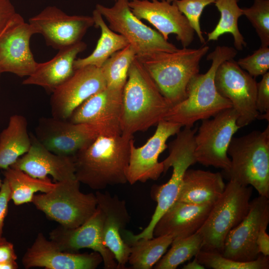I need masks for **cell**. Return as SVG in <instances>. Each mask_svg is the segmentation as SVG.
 <instances>
[{
	"label": "cell",
	"mask_w": 269,
	"mask_h": 269,
	"mask_svg": "<svg viewBox=\"0 0 269 269\" xmlns=\"http://www.w3.org/2000/svg\"><path fill=\"white\" fill-rule=\"evenodd\" d=\"M132 139L122 134L99 136L73 156L77 180L97 191L127 183Z\"/></svg>",
	"instance_id": "1"
},
{
	"label": "cell",
	"mask_w": 269,
	"mask_h": 269,
	"mask_svg": "<svg viewBox=\"0 0 269 269\" xmlns=\"http://www.w3.org/2000/svg\"><path fill=\"white\" fill-rule=\"evenodd\" d=\"M172 104L135 57L123 90L122 135L132 138L164 120Z\"/></svg>",
	"instance_id": "2"
},
{
	"label": "cell",
	"mask_w": 269,
	"mask_h": 269,
	"mask_svg": "<svg viewBox=\"0 0 269 269\" xmlns=\"http://www.w3.org/2000/svg\"><path fill=\"white\" fill-rule=\"evenodd\" d=\"M237 54L234 47L216 46L207 56L206 59L211 61L209 69L205 73H198L192 78L187 87L186 99L173 105L164 120L192 128L196 122L210 119L232 108L231 102L218 92L215 76L219 65L226 60L233 59Z\"/></svg>",
	"instance_id": "3"
},
{
	"label": "cell",
	"mask_w": 269,
	"mask_h": 269,
	"mask_svg": "<svg viewBox=\"0 0 269 269\" xmlns=\"http://www.w3.org/2000/svg\"><path fill=\"white\" fill-rule=\"evenodd\" d=\"M209 47H183L173 52H159L135 56L148 72L162 95L172 105L186 99L187 85L199 73L200 62Z\"/></svg>",
	"instance_id": "4"
},
{
	"label": "cell",
	"mask_w": 269,
	"mask_h": 269,
	"mask_svg": "<svg viewBox=\"0 0 269 269\" xmlns=\"http://www.w3.org/2000/svg\"><path fill=\"white\" fill-rule=\"evenodd\" d=\"M227 153L231 158L224 172L230 180L251 185L259 195L269 197V126L244 136L233 137Z\"/></svg>",
	"instance_id": "5"
},
{
	"label": "cell",
	"mask_w": 269,
	"mask_h": 269,
	"mask_svg": "<svg viewBox=\"0 0 269 269\" xmlns=\"http://www.w3.org/2000/svg\"><path fill=\"white\" fill-rule=\"evenodd\" d=\"M197 128L184 127L177 134L175 139L169 143L168 156L162 161L166 173L170 167L173 168L169 180L157 189L155 195L157 206L148 225L139 234L132 233V240L151 239L153 230L160 217L176 201L184 175L189 167L195 163V136Z\"/></svg>",
	"instance_id": "6"
},
{
	"label": "cell",
	"mask_w": 269,
	"mask_h": 269,
	"mask_svg": "<svg viewBox=\"0 0 269 269\" xmlns=\"http://www.w3.org/2000/svg\"><path fill=\"white\" fill-rule=\"evenodd\" d=\"M252 194V187L229 181L197 231L203 238L202 250L222 253L228 234L248 214Z\"/></svg>",
	"instance_id": "7"
},
{
	"label": "cell",
	"mask_w": 269,
	"mask_h": 269,
	"mask_svg": "<svg viewBox=\"0 0 269 269\" xmlns=\"http://www.w3.org/2000/svg\"><path fill=\"white\" fill-rule=\"evenodd\" d=\"M76 178L57 182L51 191L35 194L32 203L49 219L68 228L79 227L95 212V194L84 193Z\"/></svg>",
	"instance_id": "8"
},
{
	"label": "cell",
	"mask_w": 269,
	"mask_h": 269,
	"mask_svg": "<svg viewBox=\"0 0 269 269\" xmlns=\"http://www.w3.org/2000/svg\"><path fill=\"white\" fill-rule=\"evenodd\" d=\"M129 0H116L111 7L97 4L95 8L107 20L113 31L123 36L133 48L136 56L156 52H173L178 48L156 30L144 24L131 11Z\"/></svg>",
	"instance_id": "9"
},
{
	"label": "cell",
	"mask_w": 269,
	"mask_h": 269,
	"mask_svg": "<svg viewBox=\"0 0 269 269\" xmlns=\"http://www.w3.org/2000/svg\"><path fill=\"white\" fill-rule=\"evenodd\" d=\"M238 115L232 107L202 120L195 136L194 155L196 162L227 171L231 159L227 151L234 134L240 128Z\"/></svg>",
	"instance_id": "10"
},
{
	"label": "cell",
	"mask_w": 269,
	"mask_h": 269,
	"mask_svg": "<svg viewBox=\"0 0 269 269\" xmlns=\"http://www.w3.org/2000/svg\"><path fill=\"white\" fill-rule=\"evenodd\" d=\"M215 84L219 93L231 102L238 114L237 124L240 128L258 118L257 82L233 59L219 65L215 76Z\"/></svg>",
	"instance_id": "11"
},
{
	"label": "cell",
	"mask_w": 269,
	"mask_h": 269,
	"mask_svg": "<svg viewBox=\"0 0 269 269\" xmlns=\"http://www.w3.org/2000/svg\"><path fill=\"white\" fill-rule=\"evenodd\" d=\"M269 223V200L260 195L250 201L247 216L228 234L221 254L240 262L256 260L261 254L257 244L258 235Z\"/></svg>",
	"instance_id": "12"
},
{
	"label": "cell",
	"mask_w": 269,
	"mask_h": 269,
	"mask_svg": "<svg viewBox=\"0 0 269 269\" xmlns=\"http://www.w3.org/2000/svg\"><path fill=\"white\" fill-rule=\"evenodd\" d=\"M35 132L36 139L49 150L68 156H73L100 136L92 125L52 117L40 118Z\"/></svg>",
	"instance_id": "13"
},
{
	"label": "cell",
	"mask_w": 269,
	"mask_h": 269,
	"mask_svg": "<svg viewBox=\"0 0 269 269\" xmlns=\"http://www.w3.org/2000/svg\"><path fill=\"white\" fill-rule=\"evenodd\" d=\"M36 34H41L47 46L56 50L82 41L94 26L92 16L70 15L56 6H48L29 19Z\"/></svg>",
	"instance_id": "14"
},
{
	"label": "cell",
	"mask_w": 269,
	"mask_h": 269,
	"mask_svg": "<svg viewBox=\"0 0 269 269\" xmlns=\"http://www.w3.org/2000/svg\"><path fill=\"white\" fill-rule=\"evenodd\" d=\"M182 126L178 123L162 120L157 124L154 134L140 147H136L133 139L130 144L127 180L131 185L137 182H145L157 180L163 173L162 161H158L160 154L167 147L168 138L176 134Z\"/></svg>",
	"instance_id": "15"
},
{
	"label": "cell",
	"mask_w": 269,
	"mask_h": 269,
	"mask_svg": "<svg viewBox=\"0 0 269 269\" xmlns=\"http://www.w3.org/2000/svg\"><path fill=\"white\" fill-rule=\"evenodd\" d=\"M123 90L107 87L80 105L67 120L92 125L100 136L121 135Z\"/></svg>",
	"instance_id": "16"
},
{
	"label": "cell",
	"mask_w": 269,
	"mask_h": 269,
	"mask_svg": "<svg viewBox=\"0 0 269 269\" xmlns=\"http://www.w3.org/2000/svg\"><path fill=\"white\" fill-rule=\"evenodd\" d=\"M106 88V82L100 67L88 65L75 70L72 76L51 93L52 117L68 120L80 105Z\"/></svg>",
	"instance_id": "17"
},
{
	"label": "cell",
	"mask_w": 269,
	"mask_h": 269,
	"mask_svg": "<svg viewBox=\"0 0 269 269\" xmlns=\"http://www.w3.org/2000/svg\"><path fill=\"white\" fill-rule=\"evenodd\" d=\"M33 27L17 13L0 35V72H7L20 77H28L35 70L38 63L30 48Z\"/></svg>",
	"instance_id": "18"
},
{
	"label": "cell",
	"mask_w": 269,
	"mask_h": 269,
	"mask_svg": "<svg viewBox=\"0 0 269 269\" xmlns=\"http://www.w3.org/2000/svg\"><path fill=\"white\" fill-rule=\"evenodd\" d=\"M104 216L97 206L93 215L78 227L68 228L59 225L49 233V239L62 251L78 253L82 249H90L100 254L106 269H118L114 255L103 240Z\"/></svg>",
	"instance_id": "19"
},
{
	"label": "cell",
	"mask_w": 269,
	"mask_h": 269,
	"mask_svg": "<svg viewBox=\"0 0 269 269\" xmlns=\"http://www.w3.org/2000/svg\"><path fill=\"white\" fill-rule=\"evenodd\" d=\"M129 5L137 18L149 22L165 39L168 40L169 35L174 34L183 47H187L192 42L195 32L174 2L134 0H129Z\"/></svg>",
	"instance_id": "20"
},
{
	"label": "cell",
	"mask_w": 269,
	"mask_h": 269,
	"mask_svg": "<svg viewBox=\"0 0 269 269\" xmlns=\"http://www.w3.org/2000/svg\"><path fill=\"white\" fill-rule=\"evenodd\" d=\"M21 262L25 269H95L103 263V259L96 252L80 254L62 251L53 241L39 233Z\"/></svg>",
	"instance_id": "21"
},
{
	"label": "cell",
	"mask_w": 269,
	"mask_h": 269,
	"mask_svg": "<svg viewBox=\"0 0 269 269\" xmlns=\"http://www.w3.org/2000/svg\"><path fill=\"white\" fill-rule=\"evenodd\" d=\"M97 206L102 211L104 218L103 240L113 254L118 269H125L131 252L130 246L124 240L122 233L129 223L130 216L126 203L116 195L108 192L95 193Z\"/></svg>",
	"instance_id": "22"
},
{
	"label": "cell",
	"mask_w": 269,
	"mask_h": 269,
	"mask_svg": "<svg viewBox=\"0 0 269 269\" xmlns=\"http://www.w3.org/2000/svg\"><path fill=\"white\" fill-rule=\"evenodd\" d=\"M30 137L29 149L10 167L42 180L49 179L48 175L57 182L76 178L73 156L55 154L42 145L35 135L31 134Z\"/></svg>",
	"instance_id": "23"
},
{
	"label": "cell",
	"mask_w": 269,
	"mask_h": 269,
	"mask_svg": "<svg viewBox=\"0 0 269 269\" xmlns=\"http://www.w3.org/2000/svg\"><path fill=\"white\" fill-rule=\"evenodd\" d=\"M213 205L175 201L156 223L153 237L167 235L176 240L194 234L204 223Z\"/></svg>",
	"instance_id": "24"
},
{
	"label": "cell",
	"mask_w": 269,
	"mask_h": 269,
	"mask_svg": "<svg viewBox=\"0 0 269 269\" xmlns=\"http://www.w3.org/2000/svg\"><path fill=\"white\" fill-rule=\"evenodd\" d=\"M86 48V44L81 41L58 50L50 60L38 63L34 72L22 84L40 86L52 93L72 76L78 54Z\"/></svg>",
	"instance_id": "25"
},
{
	"label": "cell",
	"mask_w": 269,
	"mask_h": 269,
	"mask_svg": "<svg viewBox=\"0 0 269 269\" xmlns=\"http://www.w3.org/2000/svg\"><path fill=\"white\" fill-rule=\"evenodd\" d=\"M225 184L219 172L187 169L176 201L193 205H213L223 193Z\"/></svg>",
	"instance_id": "26"
},
{
	"label": "cell",
	"mask_w": 269,
	"mask_h": 269,
	"mask_svg": "<svg viewBox=\"0 0 269 269\" xmlns=\"http://www.w3.org/2000/svg\"><path fill=\"white\" fill-rule=\"evenodd\" d=\"M31 144L26 118L12 115L7 127L0 134V168L4 170L10 167L28 151Z\"/></svg>",
	"instance_id": "27"
},
{
	"label": "cell",
	"mask_w": 269,
	"mask_h": 269,
	"mask_svg": "<svg viewBox=\"0 0 269 269\" xmlns=\"http://www.w3.org/2000/svg\"><path fill=\"white\" fill-rule=\"evenodd\" d=\"M92 17L94 26L101 29V36L95 48L89 55L75 60L74 63L75 70L88 65L100 68L112 54L129 44L123 36L110 28L96 8L93 11Z\"/></svg>",
	"instance_id": "28"
},
{
	"label": "cell",
	"mask_w": 269,
	"mask_h": 269,
	"mask_svg": "<svg viewBox=\"0 0 269 269\" xmlns=\"http://www.w3.org/2000/svg\"><path fill=\"white\" fill-rule=\"evenodd\" d=\"M10 190L11 200L16 205L32 202L35 193H46L52 190L56 183L34 178L22 170L9 167L3 171Z\"/></svg>",
	"instance_id": "29"
},
{
	"label": "cell",
	"mask_w": 269,
	"mask_h": 269,
	"mask_svg": "<svg viewBox=\"0 0 269 269\" xmlns=\"http://www.w3.org/2000/svg\"><path fill=\"white\" fill-rule=\"evenodd\" d=\"M173 239L170 236L139 239L127 243L131 247L128 263L134 269H151L161 259Z\"/></svg>",
	"instance_id": "30"
},
{
	"label": "cell",
	"mask_w": 269,
	"mask_h": 269,
	"mask_svg": "<svg viewBox=\"0 0 269 269\" xmlns=\"http://www.w3.org/2000/svg\"><path fill=\"white\" fill-rule=\"evenodd\" d=\"M239 0H216L214 4L220 13V17L214 29L207 34L208 41H216L226 33L232 34L236 50H242L247 46L244 37L238 27V20L243 15Z\"/></svg>",
	"instance_id": "31"
},
{
	"label": "cell",
	"mask_w": 269,
	"mask_h": 269,
	"mask_svg": "<svg viewBox=\"0 0 269 269\" xmlns=\"http://www.w3.org/2000/svg\"><path fill=\"white\" fill-rule=\"evenodd\" d=\"M203 238L197 232L194 234L173 240L167 253L154 266L155 269H175L180 265L195 257L202 250Z\"/></svg>",
	"instance_id": "32"
},
{
	"label": "cell",
	"mask_w": 269,
	"mask_h": 269,
	"mask_svg": "<svg viewBox=\"0 0 269 269\" xmlns=\"http://www.w3.org/2000/svg\"><path fill=\"white\" fill-rule=\"evenodd\" d=\"M135 56L133 48L129 44L114 53L104 62L100 68L107 87L123 90L130 67Z\"/></svg>",
	"instance_id": "33"
},
{
	"label": "cell",
	"mask_w": 269,
	"mask_h": 269,
	"mask_svg": "<svg viewBox=\"0 0 269 269\" xmlns=\"http://www.w3.org/2000/svg\"><path fill=\"white\" fill-rule=\"evenodd\" d=\"M207 268L213 269H268L269 256L261 254L255 260L240 262L226 258L218 252L201 250L195 256Z\"/></svg>",
	"instance_id": "34"
},
{
	"label": "cell",
	"mask_w": 269,
	"mask_h": 269,
	"mask_svg": "<svg viewBox=\"0 0 269 269\" xmlns=\"http://www.w3.org/2000/svg\"><path fill=\"white\" fill-rule=\"evenodd\" d=\"M243 14L255 28L261 46H269V0H254L250 7L242 8Z\"/></svg>",
	"instance_id": "35"
},
{
	"label": "cell",
	"mask_w": 269,
	"mask_h": 269,
	"mask_svg": "<svg viewBox=\"0 0 269 269\" xmlns=\"http://www.w3.org/2000/svg\"><path fill=\"white\" fill-rule=\"evenodd\" d=\"M216 0H178L174 2L179 10L186 17L190 25L196 32L200 42L205 43L201 31L200 19L206 6L214 3Z\"/></svg>",
	"instance_id": "36"
},
{
	"label": "cell",
	"mask_w": 269,
	"mask_h": 269,
	"mask_svg": "<svg viewBox=\"0 0 269 269\" xmlns=\"http://www.w3.org/2000/svg\"><path fill=\"white\" fill-rule=\"evenodd\" d=\"M238 65L254 78L263 76L269 69V46H261L253 53L236 61Z\"/></svg>",
	"instance_id": "37"
},
{
	"label": "cell",
	"mask_w": 269,
	"mask_h": 269,
	"mask_svg": "<svg viewBox=\"0 0 269 269\" xmlns=\"http://www.w3.org/2000/svg\"><path fill=\"white\" fill-rule=\"evenodd\" d=\"M261 81L257 83L256 107L263 119L269 121V72L264 75Z\"/></svg>",
	"instance_id": "38"
},
{
	"label": "cell",
	"mask_w": 269,
	"mask_h": 269,
	"mask_svg": "<svg viewBox=\"0 0 269 269\" xmlns=\"http://www.w3.org/2000/svg\"><path fill=\"white\" fill-rule=\"evenodd\" d=\"M17 14L10 0H0V35Z\"/></svg>",
	"instance_id": "39"
},
{
	"label": "cell",
	"mask_w": 269,
	"mask_h": 269,
	"mask_svg": "<svg viewBox=\"0 0 269 269\" xmlns=\"http://www.w3.org/2000/svg\"><path fill=\"white\" fill-rule=\"evenodd\" d=\"M11 200L10 190L6 179L0 187V239L2 234L4 220L8 212V204Z\"/></svg>",
	"instance_id": "40"
},
{
	"label": "cell",
	"mask_w": 269,
	"mask_h": 269,
	"mask_svg": "<svg viewBox=\"0 0 269 269\" xmlns=\"http://www.w3.org/2000/svg\"><path fill=\"white\" fill-rule=\"evenodd\" d=\"M17 256L13 244L8 241L0 244V263L16 261Z\"/></svg>",
	"instance_id": "41"
},
{
	"label": "cell",
	"mask_w": 269,
	"mask_h": 269,
	"mask_svg": "<svg viewBox=\"0 0 269 269\" xmlns=\"http://www.w3.org/2000/svg\"><path fill=\"white\" fill-rule=\"evenodd\" d=\"M267 228H262L258 235L257 244L260 254L269 256V236L266 232Z\"/></svg>",
	"instance_id": "42"
},
{
	"label": "cell",
	"mask_w": 269,
	"mask_h": 269,
	"mask_svg": "<svg viewBox=\"0 0 269 269\" xmlns=\"http://www.w3.org/2000/svg\"><path fill=\"white\" fill-rule=\"evenodd\" d=\"M184 269H204L205 268L201 265L196 257H195L194 260L189 262L188 264L184 265L183 267Z\"/></svg>",
	"instance_id": "43"
},
{
	"label": "cell",
	"mask_w": 269,
	"mask_h": 269,
	"mask_svg": "<svg viewBox=\"0 0 269 269\" xmlns=\"http://www.w3.org/2000/svg\"><path fill=\"white\" fill-rule=\"evenodd\" d=\"M18 268L16 261L0 263V269H16Z\"/></svg>",
	"instance_id": "44"
},
{
	"label": "cell",
	"mask_w": 269,
	"mask_h": 269,
	"mask_svg": "<svg viewBox=\"0 0 269 269\" xmlns=\"http://www.w3.org/2000/svg\"><path fill=\"white\" fill-rule=\"evenodd\" d=\"M7 241L6 240L5 238L2 237L0 239V244L5 243Z\"/></svg>",
	"instance_id": "45"
},
{
	"label": "cell",
	"mask_w": 269,
	"mask_h": 269,
	"mask_svg": "<svg viewBox=\"0 0 269 269\" xmlns=\"http://www.w3.org/2000/svg\"><path fill=\"white\" fill-rule=\"evenodd\" d=\"M165 1L168 2H170V3H172V2H174L178 0H165Z\"/></svg>",
	"instance_id": "46"
},
{
	"label": "cell",
	"mask_w": 269,
	"mask_h": 269,
	"mask_svg": "<svg viewBox=\"0 0 269 269\" xmlns=\"http://www.w3.org/2000/svg\"><path fill=\"white\" fill-rule=\"evenodd\" d=\"M2 181H1V179H0V186H1V185H2Z\"/></svg>",
	"instance_id": "47"
},
{
	"label": "cell",
	"mask_w": 269,
	"mask_h": 269,
	"mask_svg": "<svg viewBox=\"0 0 269 269\" xmlns=\"http://www.w3.org/2000/svg\"><path fill=\"white\" fill-rule=\"evenodd\" d=\"M0 75H1V73L0 72Z\"/></svg>",
	"instance_id": "48"
},
{
	"label": "cell",
	"mask_w": 269,
	"mask_h": 269,
	"mask_svg": "<svg viewBox=\"0 0 269 269\" xmlns=\"http://www.w3.org/2000/svg\"></svg>",
	"instance_id": "49"
}]
</instances>
